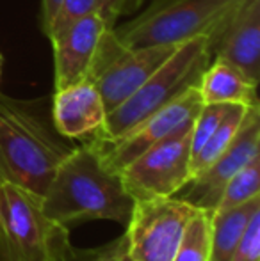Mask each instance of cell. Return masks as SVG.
I'll use <instances>...</instances> for the list:
<instances>
[{
  "instance_id": "cell-13",
  "label": "cell",
  "mask_w": 260,
  "mask_h": 261,
  "mask_svg": "<svg viewBox=\"0 0 260 261\" xmlns=\"http://www.w3.org/2000/svg\"><path fill=\"white\" fill-rule=\"evenodd\" d=\"M105 116L104 100L89 80L59 89L54 94V128L68 141H91L104 126Z\"/></svg>"
},
{
  "instance_id": "cell-19",
  "label": "cell",
  "mask_w": 260,
  "mask_h": 261,
  "mask_svg": "<svg viewBox=\"0 0 260 261\" xmlns=\"http://www.w3.org/2000/svg\"><path fill=\"white\" fill-rule=\"evenodd\" d=\"M89 14H98V0H61L52 20L43 31L52 43L59 39L72 25Z\"/></svg>"
},
{
  "instance_id": "cell-23",
  "label": "cell",
  "mask_w": 260,
  "mask_h": 261,
  "mask_svg": "<svg viewBox=\"0 0 260 261\" xmlns=\"http://www.w3.org/2000/svg\"><path fill=\"white\" fill-rule=\"evenodd\" d=\"M89 261H130L129 254L125 249V238H120L118 242L111 244L109 247H105L100 254H97Z\"/></svg>"
},
{
  "instance_id": "cell-10",
  "label": "cell",
  "mask_w": 260,
  "mask_h": 261,
  "mask_svg": "<svg viewBox=\"0 0 260 261\" xmlns=\"http://www.w3.org/2000/svg\"><path fill=\"white\" fill-rule=\"evenodd\" d=\"M257 156H260V107H251L232 144L173 197L212 213L228 179Z\"/></svg>"
},
{
  "instance_id": "cell-14",
  "label": "cell",
  "mask_w": 260,
  "mask_h": 261,
  "mask_svg": "<svg viewBox=\"0 0 260 261\" xmlns=\"http://www.w3.org/2000/svg\"><path fill=\"white\" fill-rule=\"evenodd\" d=\"M257 84L241 69L219 59H212L198 82L203 103H239L258 107Z\"/></svg>"
},
{
  "instance_id": "cell-1",
  "label": "cell",
  "mask_w": 260,
  "mask_h": 261,
  "mask_svg": "<svg viewBox=\"0 0 260 261\" xmlns=\"http://www.w3.org/2000/svg\"><path fill=\"white\" fill-rule=\"evenodd\" d=\"M41 208L66 229L87 220H114L125 226L134 199L118 172L105 167L98 149L86 141L59 164L41 197Z\"/></svg>"
},
{
  "instance_id": "cell-8",
  "label": "cell",
  "mask_w": 260,
  "mask_h": 261,
  "mask_svg": "<svg viewBox=\"0 0 260 261\" xmlns=\"http://www.w3.org/2000/svg\"><path fill=\"white\" fill-rule=\"evenodd\" d=\"M191 128L152 146L118 172L132 199L173 197L184 189L191 179Z\"/></svg>"
},
{
  "instance_id": "cell-25",
  "label": "cell",
  "mask_w": 260,
  "mask_h": 261,
  "mask_svg": "<svg viewBox=\"0 0 260 261\" xmlns=\"http://www.w3.org/2000/svg\"><path fill=\"white\" fill-rule=\"evenodd\" d=\"M0 68H2V61H0Z\"/></svg>"
},
{
  "instance_id": "cell-3",
  "label": "cell",
  "mask_w": 260,
  "mask_h": 261,
  "mask_svg": "<svg viewBox=\"0 0 260 261\" xmlns=\"http://www.w3.org/2000/svg\"><path fill=\"white\" fill-rule=\"evenodd\" d=\"M210 61L207 36H196L180 43L125 101L107 112L104 126L91 142L111 144L125 137L150 116L173 103L185 91L198 87Z\"/></svg>"
},
{
  "instance_id": "cell-20",
  "label": "cell",
  "mask_w": 260,
  "mask_h": 261,
  "mask_svg": "<svg viewBox=\"0 0 260 261\" xmlns=\"http://www.w3.org/2000/svg\"><path fill=\"white\" fill-rule=\"evenodd\" d=\"M233 103H203L200 112L196 114L191 128V156L207 142V139L214 134L223 117Z\"/></svg>"
},
{
  "instance_id": "cell-17",
  "label": "cell",
  "mask_w": 260,
  "mask_h": 261,
  "mask_svg": "<svg viewBox=\"0 0 260 261\" xmlns=\"http://www.w3.org/2000/svg\"><path fill=\"white\" fill-rule=\"evenodd\" d=\"M210 212L198 210L187 222L173 261H208L210 259Z\"/></svg>"
},
{
  "instance_id": "cell-4",
  "label": "cell",
  "mask_w": 260,
  "mask_h": 261,
  "mask_svg": "<svg viewBox=\"0 0 260 261\" xmlns=\"http://www.w3.org/2000/svg\"><path fill=\"white\" fill-rule=\"evenodd\" d=\"M68 229L46 217L41 199L0 179V261H68Z\"/></svg>"
},
{
  "instance_id": "cell-16",
  "label": "cell",
  "mask_w": 260,
  "mask_h": 261,
  "mask_svg": "<svg viewBox=\"0 0 260 261\" xmlns=\"http://www.w3.org/2000/svg\"><path fill=\"white\" fill-rule=\"evenodd\" d=\"M250 109L251 107L239 105V103H233L230 107V110L226 112V116L223 117L219 126L214 130V134H212L210 137L207 139V142L191 156V178H195L201 171H205L216 158L232 144V141L235 139V135L239 134L241 126H243Z\"/></svg>"
},
{
  "instance_id": "cell-26",
  "label": "cell",
  "mask_w": 260,
  "mask_h": 261,
  "mask_svg": "<svg viewBox=\"0 0 260 261\" xmlns=\"http://www.w3.org/2000/svg\"><path fill=\"white\" fill-rule=\"evenodd\" d=\"M0 61H2V55H0Z\"/></svg>"
},
{
  "instance_id": "cell-18",
  "label": "cell",
  "mask_w": 260,
  "mask_h": 261,
  "mask_svg": "<svg viewBox=\"0 0 260 261\" xmlns=\"http://www.w3.org/2000/svg\"><path fill=\"white\" fill-rule=\"evenodd\" d=\"M255 197H260V156L253 158L250 164L244 165L228 179L214 212L241 206Z\"/></svg>"
},
{
  "instance_id": "cell-9",
  "label": "cell",
  "mask_w": 260,
  "mask_h": 261,
  "mask_svg": "<svg viewBox=\"0 0 260 261\" xmlns=\"http://www.w3.org/2000/svg\"><path fill=\"white\" fill-rule=\"evenodd\" d=\"M201 105L203 101L198 93V87H193L185 91L182 96H178L173 103L150 116L130 134L118 139L116 142H111V144L89 142L98 149L105 167L111 169L112 172H120L127 164H130L135 156L145 153L146 149L191 126Z\"/></svg>"
},
{
  "instance_id": "cell-7",
  "label": "cell",
  "mask_w": 260,
  "mask_h": 261,
  "mask_svg": "<svg viewBox=\"0 0 260 261\" xmlns=\"http://www.w3.org/2000/svg\"><path fill=\"white\" fill-rule=\"evenodd\" d=\"M196 212V206L178 197L134 201L123 234L130 261H173L185 226Z\"/></svg>"
},
{
  "instance_id": "cell-22",
  "label": "cell",
  "mask_w": 260,
  "mask_h": 261,
  "mask_svg": "<svg viewBox=\"0 0 260 261\" xmlns=\"http://www.w3.org/2000/svg\"><path fill=\"white\" fill-rule=\"evenodd\" d=\"M143 0H98V16L104 20L105 27L114 29L118 20L135 11Z\"/></svg>"
},
{
  "instance_id": "cell-24",
  "label": "cell",
  "mask_w": 260,
  "mask_h": 261,
  "mask_svg": "<svg viewBox=\"0 0 260 261\" xmlns=\"http://www.w3.org/2000/svg\"><path fill=\"white\" fill-rule=\"evenodd\" d=\"M61 0H41V18H43V29L49 25V21L52 20L54 13L59 7Z\"/></svg>"
},
{
  "instance_id": "cell-5",
  "label": "cell",
  "mask_w": 260,
  "mask_h": 261,
  "mask_svg": "<svg viewBox=\"0 0 260 261\" xmlns=\"http://www.w3.org/2000/svg\"><path fill=\"white\" fill-rule=\"evenodd\" d=\"M244 0H148L129 21L116 25L120 41L129 46L180 45L196 36L208 39Z\"/></svg>"
},
{
  "instance_id": "cell-21",
  "label": "cell",
  "mask_w": 260,
  "mask_h": 261,
  "mask_svg": "<svg viewBox=\"0 0 260 261\" xmlns=\"http://www.w3.org/2000/svg\"><path fill=\"white\" fill-rule=\"evenodd\" d=\"M230 261H260V212L251 217Z\"/></svg>"
},
{
  "instance_id": "cell-2",
  "label": "cell",
  "mask_w": 260,
  "mask_h": 261,
  "mask_svg": "<svg viewBox=\"0 0 260 261\" xmlns=\"http://www.w3.org/2000/svg\"><path fill=\"white\" fill-rule=\"evenodd\" d=\"M73 148L32 105L0 96V179L41 199Z\"/></svg>"
},
{
  "instance_id": "cell-12",
  "label": "cell",
  "mask_w": 260,
  "mask_h": 261,
  "mask_svg": "<svg viewBox=\"0 0 260 261\" xmlns=\"http://www.w3.org/2000/svg\"><path fill=\"white\" fill-rule=\"evenodd\" d=\"M105 23L98 14L79 20L59 39L52 41L56 91L87 80Z\"/></svg>"
},
{
  "instance_id": "cell-11",
  "label": "cell",
  "mask_w": 260,
  "mask_h": 261,
  "mask_svg": "<svg viewBox=\"0 0 260 261\" xmlns=\"http://www.w3.org/2000/svg\"><path fill=\"white\" fill-rule=\"evenodd\" d=\"M212 59L235 66L251 82L260 80V0H244L208 39Z\"/></svg>"
},
{
  "instance_id": "cell-15",
  "label": "cell",
  "mask_w": 260,
  "mask_h": 261,
  "mask_svg": "<svg viewBox=\"0 0 260 261\" xmlns=\"http://www.w3.org/2000/svg\"><path fill=\"white\" fill-rule=\"evenodd\" d=\"M260 212V197L248 201L241 206L212 212L210 217V259L230 261L233 249L239 244L251 217Z\"/></svg>"
},
{
  "instance_id": "cell-6",
  "label": "cell",
  "mask_w": 260,
  "mask_h": 261,
  "mask_svg": "<svg viewBox=\"0 0 260 261\" xmlns=\"http://www.w3.org/2000/svg\"><path fill=\"white\" fill-rule=\"evenodd\" d=\"M178 45L129 46L120 41L114 29L100 36L87 80L94 84L111 112L166 61Z\"/></svg>"
}]
</instances>
